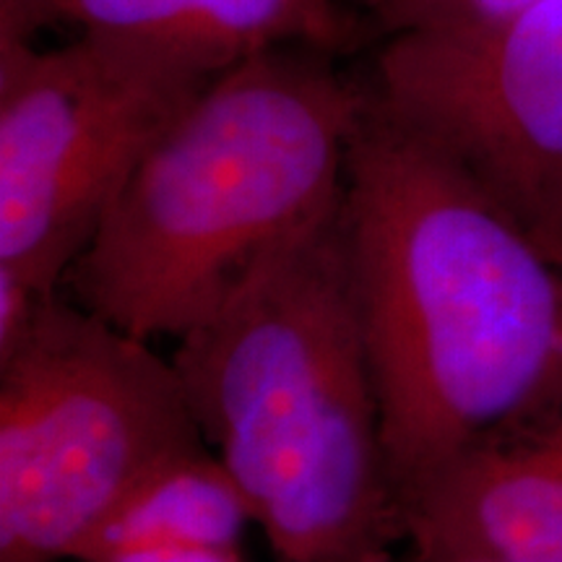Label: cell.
Segmentation results:
<instances>
[{"label": "cell", "mask_w": 562, "mask_h": 562, "mask_svg": "<svg viewBox=\"0 0 562 562\" xmlns=\"http://www.w3.org/2000/svg\"><path fill=\"white\" fill-rule=\"evenodd\" d=\"M341 216L402 510L467 453L562 409V266L370 89Z\"/></svg>", "instance_id": "6da1fadb"}, {"label": "cell", "mask_w": 562, "mask_h": 562, "mask_svg": "<svg viewBox=\"0 0 562 562\" xmlns=\"http://www.w3.org/2000/svg\"><path fill=\"white\" fill-rule=\"evenodd\" d=\"M170 360L237 503L281 562H393L404 521L341 199L277 245Z\"/></svg>", "instance_id": "7a4b0ae2"}, {"label": "cell", "mask_w": 562, "mask_h": 562, "mask_svg": "<svg viewBox=\"0 0 562 562\" xmlns=\"http://www.w3.org/2000/svg\"><path fill=\"white\" fill-rule=\"evenodd\" d=\"M334 58L277 47L216 76L133 167L60 290L144 341L206 323L341 199L368 83Z\"/></svg>", "instance_id": "3957f363"}, {"label": "cell", "mask_w": 562, "mask_h": 562, "mask_svg": "<svg viewBox=\"0 0 562 562\" xmlns=\"http://www.w3.org/2000/svg\"><path fill=\"white\" fill-rule=\"evenodd\" d=\"M209 453L172 360L66 292L0 339V562H91Z\"/></svg>", "instance_id": "277c9868"}, {"label": "cell", "mask_w": 562, "mask_h": 562, "mask_svg": "<svg viewBox=\"0 0 562 562\" xmlns=\"http://www.w3.org/2000/svg\"><path fill=\"white\" fill-rule=\"evenodd\" d=\"M0 42V273L53 294L133 167L224 70L104 34Z\"/></svg>", "instance_id": "5b68a950"}, {"label": "cell", "mask_w": 562, "mask_h": 562, "mask_svg": "<svg viewBox=\"0 0 562 562\" xmlns=\"http://www.w3.org/2000/svg\"><path fill=\"white\" fill-rule=\"evenodd\" d=\"M368 89L562 266V0L487 30L389 34Z\"/></svg>", "instance_id": "8992f818"}, {"label": "cell", "mask_w": 562, "mask_h": 562, "mask_svg": "<svg viewBox=\"0 0 562 562\" xmlns=\"http://www.w3.org/2000/svg\"><path fill=\"white\" fill-rule=\"evenodd\" d=\"M402 521L412 552L562 562V409L442 469Z\"/></svg>", "instance_id": "52a82bcc"}, {"label": "cell", "mask_w": 562, "mask_h": 562, "mask_svg": "<svg viewBox=\"0 0 562 562\" xmlns=\"http://www.w3.org/2000/svg\"><path fill=\"white\" fill-rule=\"evenodd\" d=\"M63 19L79 32L188 53L216 70L277 47L349 50L357 19L336 0H3V30Z\"/></svg>", "instance_id": "ba28073f"}, {"label": "cell", "mask_w": 562, "mask_h": 562, "mask_svg": "<svg viewBox=\"0 0 562 562\" xmlns=\"http://www.w3.org/2000/svg\"><path fill=\"white\" fill-rule=\"evenodd\" d=\"M542 0H370L383 37L398 32H474L516 19Z\"/></svg>", "instance_id": "9c48e42d"}, {"label": "cell", "mask_w": 562, "mask_h": 562, "mask_svg": "<svg viewBox=\"0 0 562 562\" xmlns=\"http://www.w3.org/2000/svg\"><path fill=\"white\" fill-rule=\"evenodd\" d=\"M104 562H237L235 550H220V547H144V550H128L112 554Z\"/></svg>", "instance_id": "30bf717a"}, {"label": "cell", "mask_w": 562, "mask_h": 562, "mask_svg": "<svg viewBox=\"0 0 562 562\" xmlns=\"http://www.w3.org/2000/svg\"><path fill=\"white\" fill-rule=\"evenodd\" d=\"M396 562V560H393ZM398 562H501V560H487V558H469V554H422L409 552V558Z\"/></svg>", "instance_id": "8fae6325"}, {"label": "cell", "mask_w": 562, "mask_h": 562, "mask_svg": "<svg viewBox=\"0 0 562 562\" xmlns=\"http://www.w3.org/2000/svg\"><path fill=\"white\" fill-rule=\"evenodd\" d=\"M357 3H360V5H362V9H364V5H368V3H370V0H357Z\"/></svg>", "instance_id": "7c38bea8"}]
</instances>
